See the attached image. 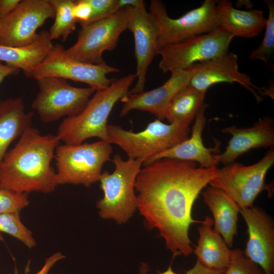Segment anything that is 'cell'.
<instances>
[{"instance_id": "cell-23", "label": "cell", "mask_w": 274, "mask_h": 274, "mask_svg": "<svg viewBox=\"0 0 274 274\" xmlns=\"http://www.w3.org/2000/svg\"><path fill=\"white\" fill-rule=\"evenodd\" d=\"M52 41L49 31L44 30L28 45L20 47L0 45V61L22 70L26 76L31 77L33 69L44 60L52 49Z\"/></svg>"}, {"instance_id": "cell-9", "label": "cell", "mask_w": 274, "mask_h": 274, "mask_svg": "<svg viewBox=\"0 0 274 274\" xmlns=\"http://www.w3.org/2000/svg\"><path fill=\"white\" fill-rule=\"evenodd\" d=\"M37 81L39 92L31 107L44 123L77 115L96 91L91 87L72 86L66 80L59 78L45 77Z\"/></svg>"}, {"instance_id": "cell-14", "label": "cell", "mask_w": 274, "mask_h": 274, "mask_svg": "<svg viewBox=\"0 0 274 274\" xmlns=\"http://www.w3.org/2000/svg\"><path fill=\"white\" fill-rule=\"evenodd\" d=\"M128 16L127 29L131 31L134 41V54L136 62V82L130 94L144 91L148 68L157 55V26L146 9L145 2L136 7H126Z\"/></svg>"}, {"instance_id": "cell-30", "label": "cell", "mask_w": 274, "mask_h": 274, "mask_svg": "<svg viewBox=\"0 0 274 274\" xmlns=\"http://www.w3.org/2000/svg\"><path fill=\"white\" fill-rule=\"evenodd\" d=\"M29 203L27 193L0 189V213H18Z\"/></svg>"}, {"instance_id": "cell-7", "label": "cell", "mask_w": 274, "mask_h": 274, "mask_svg": "<svg viewBox=\"0 0 274 274\" xmlns=\"http://www.w3.org/2000/svg\"><path fill=\"white\" fill-rule=\"evenodd\" d=\"M217 1L205 0L199 7L179 18H173L168 16L162 2L151 1L149 13L158 28V51L164 46L211 32L219 27L216 8Z\"/></svg>"}, {"instance_id": "cell-4", "label": "cell", "mask_w": 274, "mask_h": 274, "mask_svg": "<svg viewBox=\"0 0 274 274\" xmlns=\"http://www.w3.org/2000/svg\"><path fill=\"white\" fill-rule=\"evenodd\" d=\"M144 160L128 158L124 160L119 155L113 159L115 169L112 173H101L99 181L103 197L96 202L99 216L104 219L125 223L137 209L135 183Z\"/></svg>"}, {"instance_id": "cell-19", "label": "cell", "mask_w": 274, "mask_h": 274, "mask_svg": "<svg viewBox=\"0 0 274 274\" xmlns=\"http://www.w3.org/2000/svg\"><path fill=\"white\" fill-rule=\"evenodd\" d=\"M208 105L204 103L197 114L190 137L149 159L143 163V165L162 158H172L198 163L199 166L202 167H217L219 162L215 153H218L219 151V143H216L213 148H207L203 143L202 138L207 121L204 113Z\"/></svg>"}, {"instance_id": "cell-13", "label": "cell", "mask_w": 274, "mask_h": 274, "mask_svg": "<svg viewBox=\"0 0 274 274\" xmlns=\"http://www.w3.org/2000/svg\"><path fill=\"white\" fill-rule=\"evenodd\" d=\"M54 16L50 0H21L12 12L0 20V45L20 47L32 43L38 36V29Z\"/></svg>"}, {"instance_id": "cell-20", "label": "cell", "mask_w": 274, "mask_h": 274, "mask_svg": "<svg viewBox=\"0 0 274 274\" xmlns=\"http://www.w3.org/2000/svg\"><path fill=\"white\" fill-rule=\"evenodd\" d=\"M203 200L211 211L214 229L219 233L229 248L233 246L237 233L238 215L240 207L222 190L208 187L202 193Z\"/></svg>"}, {"instance_id": "cell-35", "label": "cell", "mask_w": 274, "mask_h": 274, "mask_svg": "<svg viewBox=\"0 0 274 274\" xmlns=\"http://www.w3.org/2000/svg\"><path fill=\"white\" fill-rule=\"evenodd\" d=\"M21 0H0V20L7 16L17 7Z\"/></svg>"}, {"instance_id": "cell-18", "label": "cell", "mask_w": 274, "mask_h": 274, "mask_svg": "<svg viewBox=\"0 0 274 274\" xmlns=\"http://www.w3.org/2000/svg\"><path fill=\"white\" fill-rule=\"evenodd\" d=\"M221 131L232 135L225 151L217 154L219 163L225 165L234 162L251 150L272 147L274 144V121L269 116L260 119L250 127L239 128L233 125Z\"/></svg>"}, {"instance_id": "cell-31", "label": "cell", "mask_w": 274, "mask_h": 274, "mask_svg": "<svg viewBox=\"0 0 274 274\" xmlns=\"http://www.w3.org/2000/svg\"><path fill=\"white\" fill-rule=\"evenodd\" d=\"M89 2L92 8V15L89 23L110 16L121 9L119 0H89Z\"/></svg>"}, {"instance_id": "cell-33", "label": "cell", "mask_w": 274, "mask_h": 274, "mask_svg": "<svg viewBox=\"0 0 274 274\" xmlns=\"http://www.w3.org/2000/svg\"><path fill=\"white\" fill-rule=\"evenodd\" d=\"M147 265L143 264L140 269V274H147ZM224 270H218L211 269L202 265L199 261L197 260L194 266L184 273H177L174 272L171 266L159 274H223Z\"/></svg>"}, {"instance_id": "cell-36", "label": "cell", "mask_w": 274, "mask_h": 274, "mask_svg": "<svg viewBox=\"0 0 274 274\" xmlns=\"http://www.w3.org/2000/svg\"><path fill=\"white\" fill-rule=\"evenodd\" d=\"M20 70L0 61V84L7 77L17 75Z\"/></svg>"}, {"instance_id": "cell-1", "label": "cell", "mask_w": 274, "mask_h": 274, "mask_svg": "<svg viewBox=\"0 0 274 274\" xmlns=\"http://www.w3.org/2000/svg\"><path fill=\"white\" fill-rule=\"evenodd\" d=\"M217 170L197 166L193 161L162 158L144 165L139 173L135 183L137 209L145 226L159 231L174 256L193 253L189 228L201 221L193 218L192 208Z\"/></svg>"}, {"instance_id": "cell-25", "label": "cell", "mask_w": 274, "mask_h": 274, "mask_svg": "<svg viewBox=\"0 0 274 274\" xmlns=\"http://www.w3.org/2000/svg\"><path fill=\"white\" fill-rule=\"evenodd\" d=\"M206 93L188 86L172 100L166 110L164 119L169 123L189 126L204 104Z\"/></svg>"}, {"instance_id": "cell-17", "label": "cell", "mask_w": 274, "mask_h": 274, "mask_svg": "<svg viewBox=\"0 0 274 274\" xmlns=\"http://www.w3.org/2000/svg\"><path fill=\"white\" fill-rule=\"evenodd\" d=\"M192 72L189 68L171 72L168 79L160 86L148 91L129 94L120 101L123 105L120 116L132 110L150 113L158 119H164L166 110L173 98L189 85Z\"/></svg>"}, {"instance_id": "cell-28", "label": "cell", "mask_w": 274, "mask_h": 274, "mask_svg": "<svg viewBox=\"0 0 274 274\" xmlns=\"http://www.w3.org/2000/svg\"><path fill=\"white\" fill-rule=\"evenodd\" d=\"M0 231L13 236L28 248L36 245L32 232L22 223L18 213H0Z\"/></svg>"}, {"instance_id": "cell-26", "label": "cell", "mask_w": 274, "mask_h": 274, "mask_svg": "<svg viewBox=\"0 0 274 274\" xmlns=\"http://www.w3.org/2000/svg\"><path fill=\"white\" fill-rule=\"evenodd\" d=\"M55 11L54 22L49 33L51 40L61 38L62 41L76 29L77 22L73 14L74 1L50 0Z\"/></svg>"}, {"instance_id": "cell-2", "label": "cell", "mask_w": 274, "mask_h": 274, "mask_svg": "<svg viewBox=\"0 0 274 274\" xmlns=\"http://www.w3.org/2000/svg\"><path fill=\"white\" fill-rule=\"evenodd\" d=\"M60 142L56 135L26 129L0 162V189L27 194L54 191L58 184L51 163Z\"/></svg>"}, {"instance_id": "cell-29", "label": "cell", "mask_w": 274, "mask_h": 274, "mask_svg": "<svg viewBox=\"0 0 274 274\" xmlns=\"http://www.w3.org/2000/svg\"><path fill=\"white\" fill-rule=\"evenodd\" d=\"M223 274H264L262 269L247 257L239 248L231 250L229 263Z\"/></svg>"}, {"instance_id": "cell-24", "label": "cell", "mask_w": 274, "mask_h": 274, "mask_svg": "<svg viewBox=\"0 0 274 274\" xmlns=\"http://www.w3.org/2000/svg\"><path fill=\"white\" fill-rule=\"evenodd\" d=\"M33 114L25 112L22 97L0 101V162L11 144L31 127Z\"/></svg>"}, {"instance_id": "cell-15", "label": "cell", "mask_w": 274, "mask_h": 274, "mask_svg": "<svg viewBox=\"0 0 274 274\" xmlns=\"http://www.w3.org/2000/svg\"><path fill=\"white\" fill-rule=\"evenodd\" d=\"M248 234L245 255L257 264L264 274L274 273V223L262 208H241Z\"/></svg>"}, {"instance_id": "cell-34", "label": "cell", "mask_w": 274, "mask_h": 274, "mask_svg": "<svg viewBox=\"0 0 274 274\" xmlns=\"http://www.w3.org/2000/svg\"><path fill=\"white\" fill-rule=\"evenodd\" d=\"M65 258L60 252H57L48 258H46L44 265L41 269L35 274H48L52 267L59 261ZM18 274L16 268L15 269V273Z\"/></svg>"}, {"instance_id": "cell-32", "label": "cell", "mask_w": 274, "mask_h": 274, "mask_svg": "<svg viewBox=\"0 0 274 274\" xmlns=\"http://www.w3.org/2000/svg\"><path fill=\"white\" fill-rule=\"evenodd\" d=\"M73 14L77 23L81 26L89 23L92 15V8L89 0L74 1Z\"/></svg>"}, {"instance_id": "cell-11", "label": "cell", "mask_w": 274, "mask_h": 274, "mask_svg": "<svg viewBox=\"0 0 274 274\" xmlns=\"http://www.w3.org/2000/svg\"><path fill=\"white\" fill-rule=\"evenodd\" d=\"M127 25L125 7L110 16L81 26L76 42L65 51L73 58L83 63L105 64L103 52L116 48L120 36L127 29Z\"/></svg>"}, {"instance_id": "cell-8", "label": "cell", "mask_w": 274, "mask_h": 274, "mask_svg": "<svg viewBox=\"0 0 274 274\" xmlns=\"http://www.w3.org/2000/svg\"><path fill=\"white\" fill-rule=\"evenodd\" d=\"M273 163L274 149L270 147L263 158L254 164L232 162L218 168L216 177L209 185L225 192L240 208L251 207L263 190L266 189L269 193L270 189L265 179Z\"/></svg>"}, {"instance_id": "cell-12", "label": "cell", "mask_w": 274, "mask_h": 274, "mask_svg": "<svg viewBox=\"0 0 274 274\" xmlns=\"http://www.w3.org/2000/svg\"><path fill=\"white\" fill-rule=\"evenodd\" d=\"M119 70L107 63L91 64L70 56L60 44L53 45L44 60L33 70L32 76L38 80L45 77H56L80 82L96 91L108 87L114 80L107 75Z\"/></svg>"}, {"instance_id": "cell-3", "label": "cell", "mask_w": 274, "mask_h": 274, "mask_svg": "<svg viewBox=\"0 0 274 274\" xmlns=\"http://www.w3.org/2000/svg\"><path fill=\"white\" fill-rule=\"evenodd\" d=\"M135 79V74H128L96 91L80 113L60 122L56 134L60 141L79 145L88 139L97 138L110 143L107 132L109 115L117 102L130 94V87Z\"/></svg>"}, {"instance_id": "cell-27", "label": "cell", "mask_w": 274, "mask_h": 274, "mask_svg": "<svg viewBox=\"0 0 274 274\" xmlns=\"http://www.w3.org/2000/svg\"><path fill=\"white\" fill-rule=\"evenodd\" d=\"M268 11L265 27V31L260 45L249 55L250 59L260 60L268 64L274 52V1L265 0Z\"/></svg>"}, {"instance_id": "cell-6", "label": "cell", "mask_w": 274, "mask_h": 274, "mask_svg": "<svg viewBox=\"0 0 274 274\" xmlns=\"http://www.w3.org/2000/svg\"><path fill=\"white\" fill-rule=\"evenodd\" d=\"M109 142L118 145L128 156L144 162L189 138L188 125L166 124L159 119L148 124L142 131L134 132L120 126L108 124Z\"/></svg>"}, {"instance_id": "cell-21", "label": "cell", "mask_w": 274, "mask_h": 274, "mask_svg": "<svg viewBox=\"0 0 274 274\" xmlns=\"http://www.w3.org/2000/svg\"><path fill=\"white\" fill-rule=\"evenodd\" d=\"M216 8L220 27L234 37L252 38L265 28L267 18L262 10H238L228 0L217 1Z\"/></svg>"}, {"instance_id": "cell-22", "label": "cell", "mask_w": 274, "mask_h": 274, "mask_svg": "<svg viewBox=\"0 0 274 274\" xmlns=\"http://www.w3.org/2000/svg\"><path fill=\"white\" fill-rule=\"evenodd\" d=\"M200 223L197 244L193 252L197 260L208 268L225 270L229 263L231 250L213 228L212 218L206 216Z\"/></svg>"}, {"instance_id": "cell-10", "label": "cell", "mask_w": 274, "mask_h": 274, "mask_svg": "<svg viewBox=\"0 0 274 274\" xmlns=\"http://www.w3.org/2000/svg\"><path fill=\"white\" fill-rule=\"evenodd\" d=\"M234 37L221 27L214 31L192 37L161 48L159 67L164 73L184 70L227 53Z\"/></svg>"}, {"instance_id": "cell-5", "label": "cell", "mask_w": 274, "mask_h": 274, "mask_svg": "<svg viewBox=\"0 0 274 274\" xmlns=\"http://www.w3.org/2000/svg\"><path fill=\"white\" fill-rule=\"evenodd\" d=\"M113 151L111 144L99 140L79 145H59L54 158L58 185L89 187L99 181L104 164Z\"/></svg>"}, {"instance_id": "cell-16", "label": "cell", "mask_w": 274, "mask_h": 274, "mask_svg": "<svg viewBox=\"0 0 274 274\" xmlns=\"http://www.w3.org/2000/svg\"><path fill=\"white\" fill-rule=\"evenodd\" d=\"M237 55L227 53L212 60L195 63L189 68L192 75L189 86L201 91H207L212 86L220 83H237L250 91L258 102L262 100L256 90L264 94V88L253 84L251 78L238 70Z\"/></svg>"}]
</instances>
